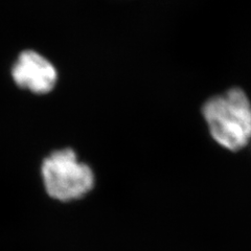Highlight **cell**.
Here are the masks:
<instances>
[{"label":"cell","instance_id":"cell-3","mask_svg":"<svg viewBox=\"0 0 251 251\" xmlns=\"http://www.w3.org/2000/svg\"><path fill=\"white\" fill-rule=\"evenodd\" d=\"M12 77L19 87L37 94L50 92L58 81L52 63L35 50L22 51L12 68Z\"/></svg>","mask_w":251,"mask_h":251},{"label":"cell","instance_id":"cell-2","mask_svg":"<svg viewBox=\"0 0 251 251\" xmlns=\"http://www.w3.org/2000/svg\"><path fill=\"white\" fill-rule=\"evenodd\" d=\"M41 173L46 193L59 201L82 198L94 184L91 169L77 160L72 149L54 151L46 157Z\"/></svg>","mask_w":251,"mask_h":251},{"label":"cell","instance_id":"cell-1","mask_svg":"<svg viewBox=\"0 0 251 251\" xmlns=\"http://www.w3.org/2000/svg\"><path fill=\"white\" fill-rule=\"evenodd\" d=\"M202 112L211 135L231 151L245 147L251 137V104L240 88L208 100Z\"/></svg>","mask_w":251,"mask_h":251}]
</instances>
